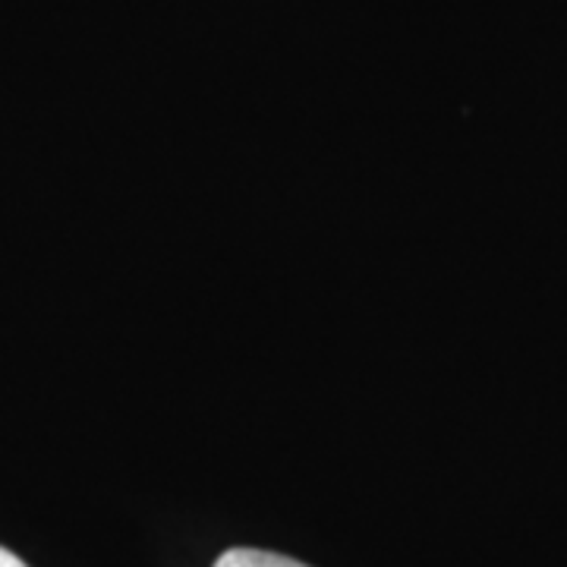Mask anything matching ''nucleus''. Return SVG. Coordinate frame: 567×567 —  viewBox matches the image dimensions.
Listing matches in <instances>:
<instances>
[{"label":"nucleus","mask_w":567,"mask_h":567,"mask_svg":"<svg viewBox=\"0 0 567 567\" xmlns=\"http://www.w3.org/2000/svg\"><path fill=\"white\" fill-rule=\"evenodd\" d=\"M215 567H309L287 558V555H275V551H262V548H230L215 561Z\"/></svg>","instance_id":"f257e3e1"},{"label":"nucleus","mask_w":567,"mask_h":567,"mask_svg":"<svg viewBox=\"0 0 567 567\" xmlns=\"http://www.w3.org/2000/svg\"><path fill=\"white\" fill-rule=\"evenodd\" d=\"M0 567H29V565H25L22 558H17V555H13L10 548L0 546Z\"/></svg>","instance_id":"f03ea898"}]
</instances>
